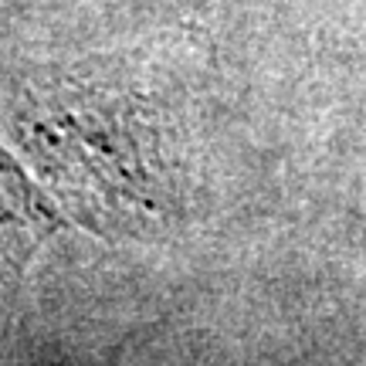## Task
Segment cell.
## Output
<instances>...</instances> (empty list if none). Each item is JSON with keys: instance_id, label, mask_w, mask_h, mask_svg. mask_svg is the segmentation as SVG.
Masks as SVG:
<instances>
[{"instance_id": "cell-1", "label": "cell", "mask_w": 366, "mask_h": 366, "mask_svg": "<svg viewBox=\"0 0 366 366\" xmlns=\"http://www.w3.org/2000/svg\"><path fill=\"white\" fill-rule=\"evenodd\" d=\"M0 122L61 214L119 241H157L177 217L163 112L129 85L44 68L4 89Z\"/></svg>"}, {"instance_id": "cell-2", "label": "cell", "mask_w": 366, "mask_h": 366, "mask_svg": "<svg viewBox=\"0 0 366 366\" xmlns=\"http://www.w3.org/2000/svg\"><path fill=\"white\" fill-rule=\"evenodd\" d=\"M61 231V207L0 143V295H7L41 248Z\"/></svg>"}]
</instances>
